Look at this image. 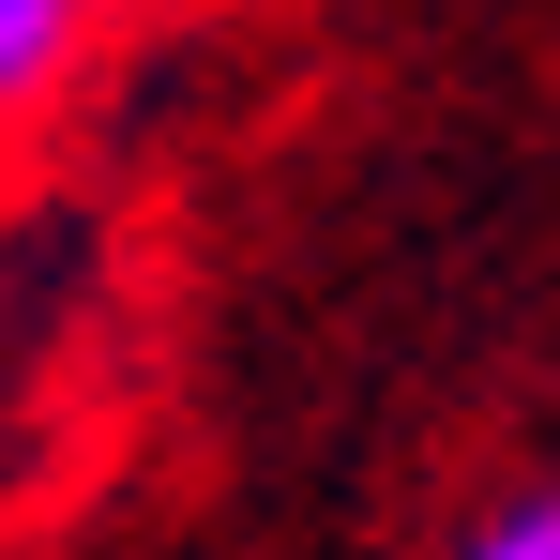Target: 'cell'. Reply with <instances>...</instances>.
<instances>
[{
	"mask_svg": "<svg viewBox=\"0 0 560 560\" xmlns=\"http://www.w3.org/2000/svg\"><path fill=\"white\" fill-rule=\"evenodd\" d=\"M455 560H560V500H546V485H515V500H485V530H469Z\"/></svg>",
	"mask_w": 560,
	"mask_h": 560,
	"instance_id": "2",
	"label": "cell"
},
{
	"mask_svg": "<svg viewBox=\"0 0 560 560\" xmlns=\"http://www.w3.org/2000/svg\"><path fill=\"white\" fill-rule=\"evenodd\" d=\"M106 0H0V106H31L61 61H77V31H92Z\"/></svg>",
	"mask_w": 560,
	"mask_h": 560,
	"instance_id": "1",
	"label": "cell"
}]
</instances>
